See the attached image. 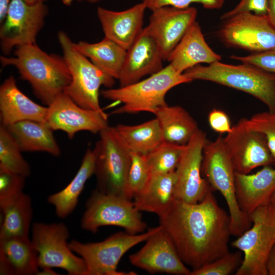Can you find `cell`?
<instances>
[{
    "mask_svg": "<svg viewBox=\"0 0 275 275\" xmlns=\"http://www.w3.org/2000/svg\"><path fill=\"white\" fill-rule=\"evenodd\" d=\"M213 191L196 204L174 199L159 217L181 260L193 270L230 252V216L218 205Z\"/></svg>",
    "mask_w": 275,
    "mask_h": 275,
    "instance_id": "cell-1",
    "label": "cell"
},
{
    "mask_svg": "<svg viewBox=\"0 0 275 275\" xmlns=\"http://www.w3.org/2000/svg\"><path fill=\"white\" fill-rule=\"evenodd\" d=\"M16 48L14 57L1 56L2 66L15 67L21 78L31 85L36 97L49 105L71 80L64 57L46 53L36 43Z\"/></svg>",
    "mask_w": 275,
    "mask_h": 275,
    "instance_id": "cell-2",
    "label": "cell"
},
{
    "mask_svg": "<svg viewBox=\"0 0 275 275\" xmlns=\"http://www.w3.org/2000/svg\"><path fill=\"white\" fill-rule=\"evenodd\" d=\"M183 74L191 81H209L246 93L275 112L273 73L249 64L235 65L217 61L207 66L196 65Z\"/></svg>",
    "mask_w": 275,
    "mask_h": 275,
    "instance_id": "cell-3",
    "label": "cell"
},
{
    "mask_svg": "<svg viewBox=\"0 0 275 275\" xmlns=\"http://www.w3.org/2000/svg\"><path fill=\"white\" fill-rule=\"evenodd\" d=\"M191 81L183 73L176 70L170 64L145 79L132 84L108 88L101 91L106 99L119 102L121 107L113 111L115 114L154 113L167 105L166 96L172 88Z\"/></svg>",
    "mask_w": 275,
    "mask_h": 275,
    "instance_id": "cell-4",
    "label": "cell"
},
{
    "mask_svg": "<svg viewBox=\"0 0 275 275\" xmlns=\"http://www.w3.org/2000/svg\"><path fill=\"white\" fill-rule=\"evenodd\" d=\"M248 216L251 228L232 243L244 255L235 274L267 275V259L275 243V191Z\"/></svg>",
    "mask_w": 275,
    "mask_h": 275,
    "instance_id": "cell-5",
    "label": "cell"
},
{
    "mask_svg": "<svg viewBox=\"0 0 275 275\" xmlns=\"http://www.w3.org/2000/svg\"><path fill=\"white\" fill-rule=\"evenodd\" d=\"M202 176L213 190L224 198L229 211L231 235L239 237L250 229L252 222L238 205L235 189V171L226 149L224 137L207 140L203 150Z\"/></svg>",
    "mask_w": 275,
    "mask_h": 275,
    "instance_id": "cell-6",
    "label": "cell"
},
{
    "mask_svg": "<svg viewBox=\"0 0 275 275\" xmlns=\"http://www.w3.org/2000/svg\"><path fill=\"white\" fill-rule=\"evenodd\" d=\"M58 39L71 77L64 92L82 108L102 111L99 100L100 88L102 86L112 88L115 79L80 52L65 32L60 31Z\"/></svg>",
    "mask_w": 275,
    "mask_h": 275,
    "instance_id": "cell-7",
    "label": "cell"
},
{
    "mask_svg": "<svg viewBox=\"0 0 275 275\" xmlns=\"http://www.w3.org/2000/svg\"><path fill=\"white\" fill-rule=\"evenodd\" d=\"M99 135L100 139L94 148L96 155L94 173L97 182L96 189L104 194L126 197V181L131 161V152L115 126H108Z\"/></svg>",
    "mask_w": 275,
    "mask_h": 275,
    "instance_id": "cell-8",
    "label": "cell"
},
{
    "mask_svg": "<svg viewBox=\"0 0 275 275\" xmlns=\"http://www.w3.org/2000/svg\"><path fill=\"white\" fill-rule=\"evenodd\" d=\"M160 227L159 225L137 234L119 232L97 242L82 243L72 240L69 246L84 260L87 267L86 275L134 274L131 273L132 272L119 271L117 266L120 260L128 250L146 241Z\"/></svg>",
    "mask_w": 275,
    "mask_h": 275,
    "instance_id": "cell-9",
    "label": "cell"
},
{
    "mask_svg": "<svg viewBox=\"0 0 275 275\" xmlns=\"http://www.w3.org/2000/svg\"><path fill=\"white\" fill-rule=\"evenodd\" d=\"M117 226L131 234L144 232L146 223L131 200L94 190L86 203L81 219L82 229L96 233L99 228Z\"/></svg>",
    "mask_w": 275,
    "mask_h": 275,
    "instance_id": "cell-10",
    "label": "cell"
},
{
    "mask_svg": "<svg viewBox=\"0 0 275 275\" xmlns=\"http://www.w3.org/2000/svg\"><path fill=\"white\" fill-rule=\"evenodd\" d=\"M69 236L68 229L63 223L33 224L31 241L37 253L39 268H59L69 275H86V263L70 249Z\"/></svg>",
    "mask_w": 275,
    "mask_h": 275,
    "instance_id": "cell-11",
    "label": "cell"
},
{
    "mask_svg": "<svg viewBox=\"0 0 275 275\" xmlns=\"http://www.w3.org/2000/svg\"><path fill=\"white\" fill-rule=\"evenodd\" d=\"M44 3L28 4L24 0H12L0 28V45L4 54L14 47L36 43L47 15Z\"/></svg>",
    "mask_w": 275,
    "mask_h": 275,
    "instance_id": "cell-12",
    "label": "cell"
},
{
    "mask_svg": "<svg viewBox=\"0 0 275 275\" xmlns=\"http://www.w3.org/2000/svg\"><path fill=\"white\" fill-rule=\"evenodd\" d=\"M223 21L218 30V36L227 46L253 53L275 48V30L267 15L244 12Z\"/></svg>",
    "mask_w": 275,
    "mask_h": 275,
    "instance_id": "cell-13",
    "label": "cell"
},
{
    "mask_svg": "<svg viewBox=\"0 0 275 275\" xmlns=\"http://www.w3.org/2000/svg\"><path fill=\"white\" fill-rule=\"evenodd\" d=\"M224 142L236 172L249 174L259 167L273 164L265 136L251 129L246 118L240 119L232 126Z\"/></svg>",
    "mask_w": 275,
    "mask_h": 275,
    "instance_id": "cell-14",
    "label": "cell"
},
{
    "mask_svg": "<svg viewBox=\"0 0 275 275\" xmlns=\"http://www.w3.org/2000/svg\"><path fill=\"white\" fill-rule=\"evenodd\" d=\"M207 140L206 133L199 129L186 145L175 170V199L196 204L213 191L201 173L203 150Z\"/></svg>",
    "mask_w": 275,
    "mask_h": 275,
    "instance_id": "cell-15",
    "label": "cell"
},
{
    "mask_svg": "<svg viewBox=\"0 0 275 275\" xmlns=\"http://www.w3.org/2000/svg\"><path fill=\"white\" fill-rule=\"evenodd\" d=\"M46 122L53 130L65 132L72 139L80 131L100 133L108 127L107 115L103 111L82 108L64 92L47 106Z\"/></svg>",
    "mask_w": 275,
    "mask_h": 275,
    "instance_id": "cell-16",
    "label": "cell"
},
{
    "mask_svg": "<svg viewBox=\"0 0 275 275\" xmlns=\"http://www.w3.org/2000/svg\"><path fill=\"white\" fill-rule=\"evenodd\" d=\"M160 226L140 250L129 256L130 263L150 273L189 275L191 270L180 258L171 236Z\"/></svg>",
    "mask_w": 275,
    "mask_h": 275,
    "instance_id": "cell-17",
    "label": "cell"
},
{
    "mask_svg": "<svg viewBox=\"0 0 275 275\" xmlns=\"http://www.w3.org/2000/svg\"><path fill=\"white\" fill-rule=\"evenodd\" d=\"M163 60L158 42L146 26L126 50L118 79L120 87L132 84L159 71L163 68Z\"/></svg>",
    "mask_w": 275,
    "mask_h": 275,
    "instance_id": "cell-18",
    "label": "cell"
},
{
    "mask_svg": "<svg viewBox=\"0 0 275 275\" xmlns=\"http://www.w3.org/2000/svg\"><path fill=\"white\" fill-rule=\"evenodd\" d=\"M197 10L193 7L164 6L152 11L147 26L160 47L164 60L195 22Z\"/></svg>",
    "mask_w": 275,
    "mask_h": 275,
    "instance_id": "cell-19",
    "label": "cell"
},
{
    "mask_svg": "<svg viewBox=\"0 0 275 275\" xmlns=\"http://www.w3.org/2000/svg\"><path fill=\"white\" fill-rule=\"evenodd\" d=\"M146 9L142 2L121 11L98 7L97 15L104 37L127 50L144 29L143 20Z\"/></svg>",
    "mask_w": 275,
    "mask_h": 275,
    "instance_id": "cell-20",
    "label": "cell"
},
{
    "mask_svg": "<svg viewBox=\"0 0 275 275\" xmlns=\"http://www.w3.org/2000/svg\"><path fill=\"white\" fill-rule=\"evenodd\" d=\"M47 106L40 105L26 96L17 87L12 75L0 87L1 124L7 127L24 120L46 122Z\"/></svg>",
    "mask_w": 275,
    "mask_h": 275,
    "instance_id": "cell-21",
    "label": "cell"
},
{
    "mask_svg": "<svg viewBox=\"0 0 275 275\" xmlns=\"http://www.w3.org/2000/svg\"><path fill=\"white\" fill-rule=\"evenodd\" d=\"M235 189L239 208L249 215L275 191V168L264 166L253 174L235 172Z\"/></svg>",
    "mask_w": 275,
    "mask_h": 275,
    "instance_id": "cell-22",
    "label": "cell"
},
{
    "mask_svg": "<svg viewBox=\"0 0 275 275\" xmlns=\"http://www.w3.org/2000/svg\"><path fill=\"white\" fill-rule=\"evenodd\" d=\"M221 60L220 55L208 45L199 24L195 21L167 60L176 70L183 73L201 63L210 64Z\"/></svg>",
    "mask_w": 275,
    "mask_h": 275,
    "instance_id": "cell-23",
    "label": "cell"
},
{
    "mask_svg": "<svg viewBox=\"0 0 275 275\" xmlns=\"http://www.w3.org/2000/svg\"><path fill=\"white\" fill-rule=\"evenodd\" d=\"M38 269L37 253L29 236L0 238V274H37Z\"/></svg>",
    "mask_w": 275,
    "mask_h": 275,
    "instance_id": "cell-24",
    "label": "cell"
},
{
    "mask_svg": "<svg viewBox=\"0 0 275 275\" xmlns=\"http://www.w3.org/2000/svg\"><path fill=\"white\" fill-rule=\"evenodd\" d=\"M22 152H45L54 156L61 149L46 122L24 120L6 127Z\"/></svg>",
    "mask_w": 275,
    "mask_h": 275,
    "instance_id": "cell-25",
    "label": "cell"
},
{
    "mask_svg": "<svg viewBox=\"0 0 275 275\" xmlns=\"http://www.w3.org/2000/svg\"><path fill=\"white\" fill-rule=\"evenodd\" d=\"M175 171L152 175L144 190L133 198V203L140 212L154 213L161 216L174 200Z\"/></svg>",
    "mask_w": 275,
    "mask_h": 275,
    "instance_id": "cell-26",
    "label": "cell"
},
{
    "mask_svg": "<svg viewBox=\"0 0 275 275\" xmlns=\"http://www.w3.org/2000/svg\"><path fill=\"white\" fill-rule=\"evenodd\" d=\"M95 157L94 149H88L79 169L70 182L62 190L48 197V202L54 206L59 217L68 216L75 209L86 182L94 175Z\"/></svg>",
    "mask_w": 275,
    "mask_h": 275,
    "instance_id": "cell-27",
    "label": "cell"
},
{
    "mask_svg": "<svg viewBox=\"0 0 275 275\" xmlns=\"http://www.w3.org/2000/svg\"><path fill=\"white\" fill-rule=\"evenodd\" d=\"M164 141L186 145L199 129L196 120L180 105L168 104L159 108L154 113Z\"/></svg>",
    "mask_w": 275,
    "mask_h": 275,
    "instance_id": "cell-28",
    "label": "cell"
},
{
    "mask_svg": "<svg viewBox=\"0 0 275 275\" xmlns=\"http://www.w3.org/2000/svg\"><path fill=\"white\" fill-rule=\"evenodd\" d=\"M74 45L100 70L118 79L126 54L125 48L106 37L98 42L81 41Z\"/></svg>",
    "mask_w": 275,
    "mask_h": 275,
    "instance_id": "cell-29",
    "label": "cell"
},
{
    "mask_svg": "<svg viewBox=\"0 0 275 275\" xmlns=\"http://www.w3.org/2000/svg\"><path fill=\"white\" fill-rule=\"evenodd\" d=\"M115 127L132 153L146 155L164 141L159 123L156 118L138 125L120 124Z\"/></svg>",
    "mask_w": 275,
    "mask_h": 275,
    "instance_id": "cell-30",
    "label": "cell"
},
{
    "mask_svg": "<svg viewBox=\"0 0 275 275\" xmlns=\"http://www.w3.org/2000/svg\"><path fill=\"white\" fill-rule=\"evenodd\" d=\"M2 220L0 238L29 236L33 209L31 198L22 192L6 205L0 207Z\"/></svg>",
    "mask_w": 275,
    "mask_h": 275,
    "instance_id": "cell-31",
    "label": "cell"
},
{
    "mask_svg": "<svg viewBox=\"0 0 275 275\" xmlns=\"http://www.w3.org/2000/svg\"><path fill=\"white\" fill-rule=\"evenodd\" d=\"M16 140L6 127L0 126V169L22 175L31 174L29 164L21 154Z\"/></svg>",
    "mask_w": 275,
    "mask_h": 275,
    "instance_id": "cell-32",
    "label": "cell"
},
{
    "mask_svg": "<svg viewBox=\"0 0 275 275\" xmlns=\"http://www.w3.org/2000/svg\"><path fill=\"white\" fill-rule=\"evenodd\" d=\"M185 148L186 145L163 141L145 155L151 176L175 171Z\"/></svg>",
    "mask_w": 275,
    "mask_h": 275,
    "instance_id": "cell-33",
    "label": "cell"
},
{
    "mask_svg": "<svg viewBox=\"0 0 275 275\" xmlns=\"http://www.w3.org/2000/svg\"><path fill=\"white\" fill-rule=\"evenodd\" d=\"M151 177L145 155L131 152V161L126 181V198L131 200L142 192Z\"/></svg>",
    "mask_w": 275,
    "mask_h": 275,
    "instance_id": "cell-34",
    "label": "cell"
},
{
    "mask_svg": "<svg viewBox=\"0 0 275 275\" xmlns=\"http://www.w3.org/2000/svg\"><path fill=\"white\" fill-rule=\"evenodd\" d=\"M242 260L241 252H229L211 263L191 270L189 275H229L236 272Z\"/></svg>",
    "mask_w": 275,
    "mask_h": 275,
    "instance_id": "cell-35",
    "label": "cell"
},
{
    "mask_svg": "<svg viewBox=\"0 0 275 275\" xmlns=\"http://www.w3.org/2000/svg\"><path fill=\"white\" fill-rule=\"evenodd\" d=\"M246 123L251 129L265 136L275 166V112L268 111L256 113L246 118Z\"/></svg>",
    "mask_w": 275,
    "mask_h": 275,
    "instance_id": "cell-36",
    "label": "cell"
},
{
    "mask_svg": "<svg viewBox=\"0 0 275 275\" xmlns=\"http://www.w3.org/2000/svg\"><path fill=\"white\" fill-rule=\"evenodd\" d=\"M25 178L22 175L0 169V207L23 192Z\"/></svg>",
    "mask_w": 275,
    "mask_h": 275,
    "instance_id": "cell-37",
    "label": "cell"
},
{
    "mask_svg": "<svg viewBox=\"0 0 275 275\" xmlns=\"http://www.w3.org/2000/svg\"><path fill=\"white\" fill-rule=\"evenodd\" d=\"M147 9L151 11L164 6L186 8L193 3L201 4L203 8L209 10H217L224 5L225 0H141Z\"/></svg>",
    "mask_w": 275,
    "mask_h": 275,
    "instance_id": "cell-38",
    "label": "cell"
},
{
    "mask_svg": "<svg viewBox=\"0 0 275 275\" xmlns=\"http://www.w3.org/2000/svg\"><path fill=\"white\" fill-rule=\"evenodd\" d=\"M241 63L249 64L275 74V48L246 56H231Z\"/></svg>",
    "mask_w": 275,
    "mask_h": 275,
    "instance_id": "cell-39",
    "label": "cell"
},
{
    "mask_svg": "<svg viewBox=\"0 0 275 275\" xmlns=\"http://www.w3.org/2000/svg\"><path fill=\"white\" fill-rule=\"evenodd\" d=\"M269 1L270 0H240L234 8L224 13L221 19L224 20L244 12H251L261 16L267 15Z\"/></svg>",
    "mask_w": 275,
    "mask_h": 275,
    "instance_id": "cell-40",
    "label": "cell"
},
{
    "mask_svg": "<svg viewBox=\"0 0 275 275\" xmlns=\"http://www.w3.org/2000/svg\"><path fill=\"white\" fill-rule=\"evenodd\" d=\"M208 121L211 128L216 132L228 133L232 130L229 117L222 110L216 108L211 110L208 114Z\"/></svg>",
    "mask_w": 275,
    "mask_h": 275,
    "instance_id": "cell-41",
    "label": "cell"
},
{
    "mask_svg": "<svg viewBox=\"0 0 275 275\" xmlns=\"http://www.w3.org/2000/svg\"><path fill=\"white\" fill-rule=\"evenodd\" d=\"M268 274L275 275V243L271 248L266 262Z\"/></svg>",
    "mask_w": 275,
    "mask_h": 275,
    "instance_id": "cell-42",
    "label": "cell"
},
{
    "mask_svg": "<svg viewBox=\"0 0 275 275\" xmlns=\"http://www.w3.org/2000/svg\"><path fill=\"white\" fill-rule=\"evenodd\" d=\"M12 0H0V22L5 20Z\"/></svg>",
    "mask_w": 275,
    "mask_h": 275,
    "instance_id": "cell-43",
    "label": "cell"
},
{
    "mask_svg": "<svg viewBox=\"0 0 275 275\" xmlns=\"http://www.w3.org/2000/svg\"><path fill=\"white\" fill-rule=\"evenodd\" d=\"M267 16L270 24L275 30V0H270Z\"/></svg>",
    "mask_w": 275,
    "mask_h": 275,
    "instance_id": "cell-44",
    "label": "cell"
},
{
    "mask_svg": "<svg viewBox=\"0 0 275 275\" xmlns=\"http://www.w3.org/2000/svg\"><path fill=\"white\" fill-rule=\"evenodd\" d=\"M42 270L38 272L37 274H57L56 272L50 268H42Z\"/></svg>",
    "mask_w": 275,
    "mask_h": 275,
    "instance_id": "cell-45",
    "label": "cell"
},
{
    "mask_svg": "<svg viewBox=\"0 0 275 275\" xmlns=\"http://www.w3.org/2000/svg\"><path fill=\"white\" fill-rule=\"evenodd\" d=\"M24 1L28 4H34L36 3H39V2L44 3V2L46 0H24Z\"/></svg>",
    "mask_w": 275,
    "mask_h": 275,
    "instance_id": "cell-46",
    "label": "cell"
},
{
    "mask_svg": "<svg viewBox=\"0 0 275 275\" xmlns=\"http://www.w3.org/2000/svg\"><path fill=\"white\" fill-rule=\"evenodd\" d=\"M83 1H87V0H63V2L66 4H68V3H70L73 1H76V2H81Z\"/></svg>",
    "mask_w": 275,
    "mask_h": 275,
    "instance_id": "cell-47",
    "label": "cell"
},
{
    "mask_svg": "<svg viewBox=\"0 0 275 275\" xmlns=\"http://www.w3.org/2000/svg\"><path fill=\"white\" fill-rule=\"evenodd\" d=\"M102 1L103 0H87L86 1L90 3L94 4V3H98Z\"/></svg>",
    "mask_w": 275,
    "mask_h": 275,
    "instance_id": "cell-48",
    "label": "cell"
}]
</instances>
